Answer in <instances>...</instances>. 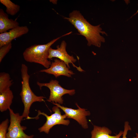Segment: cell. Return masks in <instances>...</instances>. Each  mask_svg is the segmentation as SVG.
<instances>
[{
    "label": "cell",
    "instance_id": "6da1fadb",
    "mask_svg": "<svg viewBox=\"0 0 138 138\" xmlns=\"http://www.w3.org/2000/svg\"><path fill=\"white\" fill-rule=\"evenodd\" d=\"M64 18L68 20L77 30L79 34L85 37L88 46L91 45L100 47L105 39L101 34L107 36L108 34L102 30L101 25L94 26L88 22L77 10H74L70 13L68 17Z\"/></svg>",
    "mask_w": 138,
    "mask_h": 138
},
{
    "label": "cell",
    "instance_id": "7a4b0ae2",
    "mask_svg": "<svg viewBox=\"0 0 138 138\" xmlns=\"http://www.w3.org/2000/svg\"><path fill=\"white\" fill-rule=\"evenodd\" d=\"M72 31L55 38L43 44H34L26 48L23 53L26 61L34 63L43 65L46 69L50 67L51 63L48 60V50L51 46L61 38L71 34Z\"/></svg>",
    "mask_w": 138,
    "mask_h": 138
},
{
    "label": "cell",
    "instance_id": "3957f363",
    "mask_svg": "<svg viewBox=\"0 0 138 138\" xmlns=\"http://www.w3.org/2000/svg\"><path fill=\"white\" fill-rule=\"evenodd\" d=\"M21 91L20 95L24 106V111L22 115L23 118L28 119L29 117L30 107L34 102L44 101L43 96L36 95L31 90L29 84L30 76L28 73V68L24 64H22L21 69Z\"/></svg>",
    "mask_w": 138,
    "mask_h": 138
},
{
    "label": "cell",
    "instance_id": "277c9868",
    "mask_svg": "<svg viewBox=\"0 0 138 138\" xmlns=\"http://www.w3.org/2000/svg\"><path fill=\"white\" fill-rule=\"evenodd\" d=\"M59 108L56 106H54L52 108V111L54 113L50 116H48L43 112H41L38 110V115L34 117L29 118L28 119H38V116L42 115L44 116L46 118V121L43 125L38 129L40 132H44L48 134L50 129L54 125L57 124H63L68 125L70 123L68 120H65L66 118V115L65 114L62 115L61 113Z\"/></svg>",
    "mask_w": 138,
    "mask_h": 138
},
{
    "label": "cell",
    "instance_id": "5b68a950",
    "mask_svg": "<svg viewBox=\"0 0 138 138\" xmlns=\"http://www.w3.org/2000/svg\"><path fill=\"white\" fill-rule=\"evenodd\" d=\"M9 110L10 124L8 129L6 138H33L34 135H28L24 132L27 127L20 124L23 118L22 116L18 113H15L10 108Z\"/></svg>",
    "mask_w": 138,
    "mask_h": 138
},
{
    "label": "cell",
    "instance_id": "8992f818",
    "mask_svg": "<svg viewBox=\"0 0 138 138\" xmlns=\"http://www.w3.org/2000/svg\"><path fill=\"white\" fill-rule=\"evenodd\" d=\"M37 83L40 89L43 86L47 87L49 89L50 94L47 100L49 102L62 104L63 100L62 96L64 95L68 94L72 96L75 93V89L68 90L64 88L59 84V81L56 80H52L48 83H41L37 82Z\"/></svg>",
    "mask_w": 138,
    "mask_h": 138
},
{
    "label": "cell",
    "instance_id": "52a82bcc",
    "mask_svg": "<svg viewBox=\"0 0 138 138\" xmlns=\"http://www.w3.org/2000/svg\"><path fill=\"white\" fill-rule=\"evenodd\" d=\"M52 103L58 106L65 113L67 118H72L76 120L84 129L88 128V122L86 116L90 115V112L86 109L81 108L77 103L75 104L78 108L77 109H74L61 106L60 104L52 102Z\"/></svg>",
    "mask_w": 138,
    "mask_h": 138
},
{
    "label": "cell",
    "instance_id": "ba28073f",
    "mask_svg": "<svg viewBox=\"0 0 138 138\" xmlns=\"http://www.w3.org/2000/svg\"><path fill=\"white\" fill-rule=\"evenodd\" d=\"M66 42L63 40L60 45L57 46L56 49H53L50 47L48 50V59H51L53 57L57 58L64 62L69 68H70L69 64L71 63L73 66L79 71H84L80 66L77 67L73 63L76 61V60L72 56H71L67 53L66 51Z\"/></svg>",
    "mask_w": 138,
    "mask_h": 138
},
{
    "label": "cell",
    "instance_id": "9c48e42d",
    "mask_svg": "<svg viewBox=\"0 0 138 138\" xmlns=\"http://www.w3.org/2000/svg\"><path fill=\"white\" fill-rule=\"evenodd\" d=\"M39 72L52 74L56 78L61 75L71 77L74 74L72 71L69 70L64 62L57 59L54 60L49 68L41 70Z\"/></svg>",
    "mask_w": 138,
    "mask_h": 138
},
{
    "label": "cell",
    "instance_id": "30bf717a",
    "mask_svg": "<svg viewBox=\"0 0 138 138\" xmlns=\"http://www.w3.org/2000/svg\"><path fill=\"white\" fill-rule=\"evenodd\" d=\"M29 31L27 26H19L8 32L0 34V47L10 42L14 39L26 34Z\"/></svg>",
    "mask_w": 138,
    "mask_h": 138
},
{
    "label": "cell",
    "instance_id": "8fae6325",
    "mask_svg": "<svg viewBox=\"0 0 138 138\" xmlns=\"http://www.w3.org/2000/svg\"><path fill=\"white\" fill-rule=\"evenodd\" d=\"M19 26V23L16 20L9 19L8 16L4 10L0 9V33L7 32Z\"/></svg>",
    "mask_w": 138,
    "mask_h": 138
},
{
    "label": "cell",
    "instance_id": "7c38bea8",
    "mask_svg": "<svg viewBox=\"0 0 138 138\" xmlns=\"http://www.w3.org/2000/svg\"><path fill=\"white\" fill-rule=\"evenodd\" d=\"M123 131H120L119 134L115 136H111V131L105 126L100 127L94 125L91 132V138H121Z\"/></svg>",
    "mask_w": 138,
    "mask_h": 138
},
{
    "label": "cell",
    "instance_id": "4fadbf2b",
    "mask_svg": "<svg viewBox=\"0 0 138 138\" xmlns=\"http://www.w3.org/2000/svg\"><path fill=\"white\" fill-rule=\"evenodd\" d=\"M13 98V92L10 89L0 93V111L1 112L10 108Z\"/></svg>",
    "mask_w": 138,
    "mask_h": 138
},
{
    "label": "cell",
    "instance_id": "5bb4252c",
    "mask_svg": "<svg viewBox=\"0 0 138 138\" xmlns=\"http://www.w3.org/2000/svg\"><path fill=\"white\" fill-rule=\"evenodd\" d=\"M10 79L8 73L4 72L0 73V93L10 89V87L13 84V81Z\"/></svg>",
    "mask_w": 138,
    "mask_h": 138
},
{
    "label": "cell",
    "instance_id": "9a60e30c",
    "mask_svg": "<svg viewBox=\"0 0 138 138\" xmlns=\"http://www.w3.org/2000/svg\"><path fill=\"white\" fill-rule=\"evenodd\" d=\"M0 2L6 7V12L7 14L14 16L20 10V6L15 4L10 0H0Z\"/></svg>",
    "mask_w": 138,
    "mask_h": 138
},
{
    "label": "cell",
    "instance_id": "2e32d148",
    "mask_svg": "<svg viewBox=\"0 0 138 138\" xmlns=\"http://www.w3.org/2000/svg\"><path fill=\"white\" fill-rule=\"evenodd\" d=\"M9 120L6 119L0 124V138H6L7 132L8 128Z\"/></svg>",
    "mask_w": 138,
    "mask_h": 138
},
{
    "label": "cell",
    "instance_id": "e0dca14e",
    "mask_svg": "<svg viewBox=\"0 0 138 138\" xmlns=\"http://www.w3.org/2000/svg\"><path fill=\"white\" fill-rule=\"evenodd\" d=\"M12 48V44L10 42L0 47V62Z\"/></svg>",
    "mask_w": 138,
    "mask_h": 138
},
{
    "label": "cell",
    "instance_id": "ac0fdd59",
    "mask_svg": "<svg viewBox=\"0 0 138 138\" xmlns=\"http://www.w3.org/2000/svg\"><path fill=\"white\" fill-rule=\"evenodd\" d=\"M131 130V128L129 124V123L128 121H125L124 122V130L122 134V138H126V136L129 131Z\"/></svg>",
    "mask_w": 138,
    "mask_h": 138
},
{
    "label": "cell",
    "instance_id": "d6986e66",
    "mask_svg": "<svg viewBox=\"0 0 138 138\" xmlns=\"http://www.w3.org/2000/svg\"><path fill=\"white\" fill-rule=\"evenodd\" d=\"M57 0H50V2L54 4H56L57 3Z\"/></svg>",
    "mask_w": 138,
    "mask_h": 138
},
{
    "label": "cell",
    "instance_id": "ffe728a7",
    "mask_svg": "<svg viewBox=\"0 0 138 138\" xmlns=\"http://www.w3.org/2000/svg\"><path fill=\"white\" fill-rule=\"evenodd\" d=\"M136 136L135 137H134L133 138H138V133H136Z\"/></svg>",
    "mask_w": 138,
    "mask_h": 138
}]
</instances>
